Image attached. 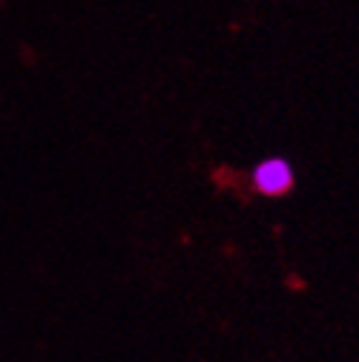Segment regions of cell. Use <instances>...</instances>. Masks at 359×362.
<instances>
[{
	"mask_svg": "<svg viewBox=\"0 0 359 362\" xmlns=\"http://www.w3.org/2000/svg\"><path fill=\"white\" fill-rule=\"evenodd\" d=\"M250 185L259 196H267V199L288 196L293 190V167L285 158H267L253 170Z\"/></svg>",
	"mask_w": 359,
	"mask_h": 362,
	"instance_id": "obj_1",
	"label": "cell"
}]
</instances>
